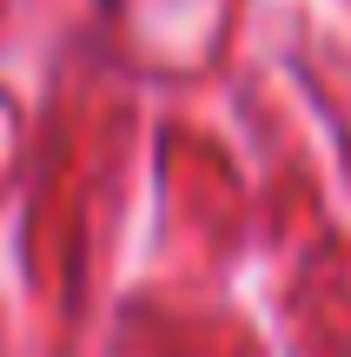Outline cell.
Returning a JSON list of instances; mask_svg holds the SVG:
<instances>
[{
    "mask_svg": "<svg viewBox=\"0 0 351 357\" xmlns=\"http://www.w3.org/2000/svg\"><path fill=\"white\" fill-rule=\"evenodd\" d=\"M100 7H113V0H100Z\"/></svg>",
    "mask_w": 351,
    "mask_h": 357,
    "instance_id": "obj_1",
    "label": "cell"
}]
</instances>
